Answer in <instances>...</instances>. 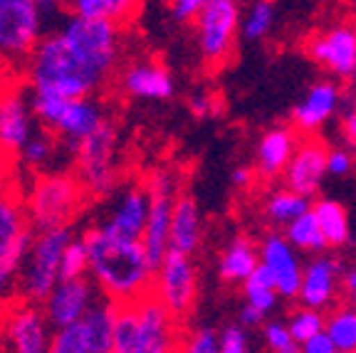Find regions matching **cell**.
I'll use <instances>...</instances> for the list:
<instances>
[{
  "label": "cell",
  "instance_id": "cell-1",
  "mask_svg": "<svg viewBox=\"0 0 356 353\" xmlns=\"http://www.w3.org/2000/svg\"><path fill=\"white\" fill-rule=\"evenodd\" d=\"M82 238L89 249V277L102 297L127 304L154 292L156 267L141 240L119 238L102 225L87 227Z\"/></svg>",
  "mask_w": 356,
  "mask_h": 353
},
{
  "label": "cell",
  "instance_id": "cell-2",
  "mask_svg": "<svg viewBox=\"0 0 356 353\" xmlns=\"http://www.w3.org/2000/svg\"><path fill=\"white\" fill-rule=\"evenodd\" d=\"M178 316L154 292L136 302L117 304L114 353H168L181 348Z\"/></svg>",
  "mask_w": 356,
  "mask_h": 353
},
{
  "label": "cell",
  "instance_id": "cell-3",
  "mask_svg": "<svg viewBox=\"0 0 356 353\" xmlns=\"http://www.w3.org/2000/svg\"><path fill=\"white\" fill-rule=\"evenodd\" d=\"M104 84V77L84 65L60 30L44 33L28 57V87L62 97H89Z\"/></svg>",
  "mask_w": 356,
  "mask_h": 353
},
{
  "label": "cell",
  "instance_id": "cell-4",
  "mask_svg": "<svg viewBox=\"0 0 356 353\" xmlns=\"http://www.w3.org/2000/svg\"><path fill=\"white\" fill-rule=\"evenodd\" d=\"M25 200L15 188L0 186V304L20 299V267L35 240Z\"/></svg>",
  "mask_w": 356,
  "mask_h": 353
},
{
  "label": "cell",
  "instance_id": "cell-5",
  "mask_svg": "<svg viewBox=\"0 0 356 353\" xmlns=\"http://www.w3.org/2000/svg\"><path fill=\"white\" fill-rule=\"evenodd\" d=\"M22 200L35 230H50L72 225L89 200V193L77 173L47 171L30 183Z\"/></svg>",
  "mask_w": 356,
  "mask_h": 353
},
{
  "label": "cell",
  "instance_id": "cell-6",
  "mask_svg": "<svg viewBox=\"0 0 356 353\" xmlns=\"http://www.w3.org/2000/svg\"><path fill=\"white\" fill-rule=\"evenodd\" d=\"M30 101L40 126L55 131L70 151L106 122L102 106L92 97H62L30 87Z\"/></svg>",
  "mask_w": 356,
  "mask_h": 353
},
{
  "label": "cell",
  "instance_id": "cell-7",
  "mask_svg": "<svg viewBox=\"0 0 356 353\" xmlns=\"http://www.w3.org/2000/svg\"><path fill=\"white\" fill-rule=\"evenodd\" d=\"M119 133L106 119L97 131L74 146V173L87 188L89 198H109L119 183Z\"/></svg>",
  "mask_w": 356,
  "mask_h": 353
},
{
  "label": "cell",
  "instance_id": "cell-8",
  "mask_svg": "<svg viewBox=\"0 0 356 353\" xmlns=\"http://www.w3.org/2000/svg\"><path fill=\"white\" fill-rule=\"evenodd\" d=\"M72 238L74 235L70 227H50L35 232V240L20 267V299L35 304L44 302V297L62 279V252Z\"/></svg>",
  "mask_w": 356,
  "mask_h": 353
},
{
  "label": "cell",
  "instance_id": "cell-9",
  "mask_svg": "<svg viewBox=\"0 0 356 353\" xmlns=\"http://www.w3.org/2000/svg\"><path fill=\"white\" fill-rule=\"evenodd\" d=\"M60 35L74 50V55L102 77H109L119 55V22L111 17H77L62 22Z\"/></svg>",
  "mask_w": 356,
  "mask_h": 353
},
{
  "label": "cell",
  "instance_id": "cell-10",
  "mask_svg": "<svg viewBox=\"0 0 356 353\" xmlns=\"http://www.w3.org/2000/svg\"><path fill=\"white\" fill-rule=\"evenodd\" d=\"M114 314H117V302L102 297L82 319L55 329L50 351L114 353Z\"/></svg>",
  "mask_w": 356,
  "mask_h": 353
},
{
  "label": "cell",
  "instance_id": "cell-11",
  "mask_svg": "<svg viewBox=\"0 0 356 353\" xmlns=\"http://www.w3.org/2000/svg\"><path fill=\"white\" fill-rule=\"evenodd\" d=\"M195 35L203 60L213 67H220L233 55L235 40L243 35V15L238 0H208L195 15Z\"/></svg>",
  "mask_w": 356,
  "mask_h": 353
},
{
  "label": "cell",
  "instance_id": "cell-12",
  "mask_svg": "<svg viewBox=\"0 0 356 353\" xmlns=\"http://www.w3.org/2000/svg\"><path fill=\"white\" fill-rule=\"evenodd\" d=\"M146 188H149V222L144 230V243L149 260L154 267L161 265L166 252L171 249V222H173V208L178 200V181L168 168H156L146 178Z\"/></svg>",
  "mask_w": 356,
  "mask_h": 353
},
{
  "label": "cell",
  "instance_id": "cell-13",
  "mask_svg": "<svg viewBox=\"0 0 356 353\" xmlns=\"http://www.w3.org/2000/svg\"><path fill=\"white\" fill-rule=\"evenodd\" d=\"M44 33L35 0H0V57L6 62H28Z\"/></svg>",
  "mask_w": 356,
  "mask_h": 353
},
{
  "label": "cell",
  "instance_id": "cell-14",
  "mask_svg": "<svg viewBox=\"0 0 356 353\" xmlns=\"http://www.w3.org/2000/svg\"><path fill=\"white\" fill-rule=\"evenodd\" d=\"M52 324L44 316L42 304L10 302L3 316V341L17 353H44L52 346Z\"/></svg>",
  "mask_w": 356,
  "mask_h": 353
},
{
  "label": "cell",
  "instance_id": "cell-15",
  "mask_svg": "<svg viewBox=\"0 0 356 353\" xmlns=\"http://www.w3.org/2000/svg\"><path fill=\"white\" fill-rule=\"evenodd\" d=\"M154 294L166 304L176 316H186L195 304L198 279L191 254L168 249L161 265L156 267Z\"/></svg>",
  "mask_w": 356,
  "mask_h": 353
},
{
  "label": "cell",
  "instance_id": "cell-16",
  "mask_svg": "<svg viewBox=\"0 0 356 353\" xmlns=\"http://www.w3.org/2000/svg\"><path fill=\"white\" fill-rule=\"evenodd\" d=\"M40 129L30 101V87L0 84V146L10 158H17L20 149Z\"/></svg>",
  "mask_w": 356,
  "mask_h": 353
},
{
  "label": "cell",
  "instance_id": "cell-17",
  "mask_svg": "<svg viewBox=\"0 0 356 353\" xmlns=\"http://www.w3.org/2000/svg\"><path fill=\"white\" fill-rule=\"evenodd\" d=\"M99 299L102 292L89 274L62 277L55 287H52V292L44 297L42 309L47 321L52 324V329H62V326L82 319Z\"/></svg>",
  "mask_w": 356,
  "mask_h": 353
},
{
  "label": "cell",
  "instance_id": "cell-18",
  "mask_svg": "<svg viewBox=\"0 0 356 353\" xmlns=\"http://www.w3.org/2000/svg\"><path fill=\"white\" fill-rule=\"evenodd\" d=\"M149 188L134 183L122 190L111 193V203L106 208L104 217L99 220V225L104 230L114 232L119 238L127 240H141L144 238L146 222H149Z\"/></svg>",
  "mask_w": 356,
  "mask_h": 353
},
{
  "label": "cell",
  "instance_id": "cell-19",
  "mask_svg": "<svg viewBox=\"0 0 356 353\" xmlns=\"http://www.w3.org/2000/svg\"><path fill=\"white\" fill-rule=\"evenodd\" d=\"M307 52L324 72L337 79L356 77V33L354 25H334L307 42Z\"/></svg>",
  "mask_w": 356,
  "mask_h": 353
},
{
  "label": "cell",
  "instance_id": "cell-20",
  "mask_svg": "<svg viewBox=\"0 0 356 353\" xmlns=\"http://www.w3.org/2000/svg\"><path fill=\"white\" fill-rule=\"evenodd\" d=\"M327 161L329 146L324 144L322 138H317L314 133L302 136L289 166L284 168V186L314 200L319 195V190H322L324 178L329 176Z\"/></svg>",
  "mask_w": 356,
  "mask_h": 353
},
{
  "label": "cell",
  "instance_id": "cell-21",
  "mask_svg": "<svg viewBox=\"0 0 356 353\" xmlns=\"http://www.w3.org/2000/svg\"><path fill=\"white\" fill-rule=\"evenodd\" d=\"M260 262L270 270L275 277V287H277L282 299H297L302 284V262L297 257V247L284 238V232H270L260 243Z\"/></svg>",
  "mask_w": 356,
  "mask_h": 353
},
{
  "label": "cell",
  "instance_id": "cell-22",
  "mask_svg": "<svg viewBox=\"0 0 356 353\" xmlns=\"http://www.w3.org/2000/svg\"><path fill=\"white\" fill-rule=\"evenodd\" d=\"M341 287V265L327 254H314L302 270V284L297 302L312 309H329L337 302V292Z\"/></svg>",
  "mask_w": 356,
  "mask_h": 353
},
{
  "label": "cell",
  "instance_id": "cell-23",
  "mask_svg": "<svg viewBox=\"0 0 356 353\" xmlns=\"http://www.w3.org/2000/svg\"><path fill=\"white\" fill-rule=\"evenodd\" d=\"M341 106V89L334 79H322L314 82L307 94L295 104L292 109V126L307 136V133H317L324 124L332 119Z\"/></svg>",
  "mask_w": 356,
  "mask_h": 353
},
{
  "label": "cell",
  "instance_id": "cell-24",
  "mask_svg": "<svg viewBox=\"0 0 356 353\" xmlns=\"http://www.w3.org/2000/svg\"><path fill=\"white\" fill-rule=\"evenodd\" d=\"M302 141V133L292 124L289 126H275L262 133L257 141L255 154V173L262 181H273L277 176H284V168L295 156L297 144Z\"/></svg>",
  "mask_w": 356,
  "mask_h": 353
},
{
  "label": "cell",
  "instance_id": "cell-25",
  "mask_svg": "<svg viewBox=\"0 0 356 353\" xmlns=\"http://www.w3.org/2000/svg\"><path fill=\"white\" fill-rule=\"evenodd\" d=\"M122 87L134 99L163 101L173 97V77L159 62H136L124 72Z\"/></svg>",
  "mask_w": 356,
  "mask_h": 353
},
{
  "label": "cell",
  "instance_id": "cell-26",
  "mask_svg": "<svg viewBox=\"0 0 356 353\" xmlns=\"http://www.w3.org/2000/svg\"><path fill=\"white\" fill-rule=\"evenodd\" d=\"M203 238V217L193 195H178L171 222V249L193 254Z\"/></svg>",
  "mask_w": 356,
  "mask_h": 353
},
{
  "label": "cell",
  "instance_id": "cell-27",
  "mask_svg": "<svg viewBox=\"0 0 356 353\" xmlns=\"http://www.w3.org/2000/svg\"><path fill=\"white\" fill-rule=\"evenodd\" d=\"M257 265H260V247H255L248 238H235L220 254L218 272H220L222 281L243 284L255 272Z\"/></svg>",
  "mask_w": 356,
  "mask_h": 353
},
{
  "label": "cell",
  "instance_id": "cell-28",
  "mask_svg": "<svg viewBox=\"0 0 356 353\" xmlns=\"http://www.w3.org/2000/svg\"><path fill=\"white\" fill-rule=\"evenodd\" d=\"M314 215L319 220V227L324 232L329 247H344L351 240V225H349V213L341 203L332 198H319L312 205Z\"/></svg>",
  "mask_w": 356,
  "mask_h": 353
},
{
  "label": "cell",
  "instance_id": "cell-29",
  "mask_svg": "<svg viewBox=\"0 0 356 353\" xmlns=\"http://www.w3.org/2000/svg\"><path fill=\"white\" fill-rule=\"evenodd\" d=\"M309 208H312V198L297 193V190H292V188H287V186L267 195L265 205H262L265 220L273 227H287L289 222L297 220V217H300L302 213H307Z\"/></svg>",
  "mask_w": 356,
  "mask_h": 353
},
{
  "label": "cell",
  "instance_id": "cell-30",
  "mask_svg": "<svg viewBox=\"0 0 356 353\" xmlns=\"http://www.w3.org/2000/svg\"><path fill=\"white\" fill-rule=\"evenodd\" d=\"M243 292H245V302L252 304L255 309H260L262 314H273L280 304V292L275 287V277L270 274L265 265H257L248 279L243 281Z\"/></svg>",
  "mask_w": 356,
  "mask_h": 353
},
{
  "label": "cell",
  "instance_id": "cell-31",
  "mask_svg": "<svg viewBox=\"0 0 356 353\" xmlns=\"http://www.w3.org/2000/svg\"><path fill=\"white\" fill-rule=\"evenodd\" d=\"M284 238L295 245L300 252H309V254H319L329 247L327 240H324V232L319 227V220L314 215V210H307L302 213L297 220H292L284 227Z\"/></svg>",
  "mask_w": 356,
  "mask_h": 353
},
{
  "label": "cell",
  "instance_id": "cell-32",
  "mask_svg": "<svg viewBox=\"0 0 356 353\" xmlns=\"http://www.w3.org/2000/svg\"><path fill=\"white\" fill-rule=\"evenodd\" d=\"M57 146H60V136L50 129L40 126L38 131L30 136V141L20 149L17 161L22 166L30 168V171H42L55 161L57 156Z\"/></svg>",
  "mask_w": 356,
  "mask_h": 353
},
{
  "label": "cell",
  "instance_id": "cell-33",
  "mask_svg": "<svg viewBox=\"0 0 356 353\" xmlns=\"http://www.w3.org/2000/svg\"><path fill=\"white\" fill-rule=\"evenodd\" d=\"M327 334L332 336L337 353H356V306L344 304L327 316Z\"/></svg>",
  "mask_w": 356,
  "mask_h": 353
},
{
  "label": "cell",
  "instance_id": "cell-34",
  "mask_svg": "<svg viewBox=\"0 0 356 353\" xmlns=\"http://www.w3.org/2000/svg\"><path fill=\"white\" fill-rule=\"evenodd\" d=\"M275 3L273 0H252L243 17V38L245 40H262L275 25Z\"/></svg>",
  "mask_w": 356,
  "mask_h": 353
},
{
  "label": "cell",
  "instance_id": "cell-35",
  "mask_svg": "<svg viewBox=\"0 0 356 353\" xmlns=\"http://www.w3.org/2000/svg\"><path fill=\"white\" fill-rule=\"evenodd\" d=\"M289 324V331L295 336V341L300 343H307L314 334L324 331V326H327V316L322 314V309H312V306H302L300 309L292 311V316L287 319Z\"/></svg>",
  "mask_w": 356,
  "mask_h": 353
},
{
  "label": "cell",
  "instance_id": "cell-36",
  "mask_svg": "<svg viewBox=\"0 0 356 353\" xmlns=\"http://www.w3.org/2000/svg\"><path fill=\"white\" fill-rule=\"evenodd\" d=\"M262 341H265L267 351H275V353H297L302 351L300 343L295 341L292 331H289V324L287 321H267L262 324Z\"/></svg>",
  "mask_w": 356,
  "mask_h": 353
},
{
  "label": "cell",
  "instance_id": "cell-37",
  "mask_svg": "<svg viewBox=\"0 0 356 353\" xmlns=\"http://www.w3.org/2000/svg\"><path fill=\"white\" fill-rule=\"evenodd\" d=\"M62 277H84L89 274V249L84 238H72L67 243L65 252H62V265H60Z\"/></svg>",
  "mask_w": 356,
  "mask_h": 353
},
{
  "label": "cell",
  "instance_id": "cell-38",
  "mask_svg": "<svg viewBox=\"0 0 356 353\" xmlns=\"http://www.w3.org/2000/svg\"><path fill=\"white\" fill-rule=\"evenodd\" d=\"M250 329L238 324H228L218 334V341H220V353H245L250 351Z\"/></svg>",
  "mask_w": 356,
  "mask_h": 353
},
{
  "label": "cell",
  "instance_id": "cell-39",
  "mask_svg": "<svg viewBox=\"0 0 356 353\" xmlns=\"http://www.w3.org/2000/svg\"><path fill=\"white\" fill-rule=\"evenodd\" d=\"M181 351L188 353H218L220 351V341L213 329H195L181 341Z\"/></svg>",
  "mask_w": 356,
  "mask_h": 353
},
{
  "label": "cell",
  "instance_id": "cell-40",
  "mask_svg": "<svg viewBox=\"0 0 356 353\" xmlns=\"http://www.w3.org/2000/svg\"><path fill=\"white\" fill-rule=\"evenodd\" d=\"M329 176L334 178H344L354 171V156H351L349 149H329V161H327Z\"/></svg>",
  "mask_w": 356,
  "mask_h": 353
},
{
  "label": "cell",
  "instance_id": "cell-41",
  "mask_svg": "<svg viewBox=\"0 0 356 353\" xmlns=\"http://www.w3.org/2000/svg\"><path fill=\"white\" fill-rule=\"evenodd\" d=\"M104 6H106V17L124 25V22H129L136 15L141 0H104Z\"/></svg>",
  "mask_w": 356,
  "mask_h": 353
},
{
  "label": "cell",
  "instance_id": "cell-42",
  "mask_svg": "<svg viewBox=\"0 0 356 353\" xmlns=\"http://www.w3.org/2000/svg\"><path fill=\"white\" fill-rule=\"evenodd\" d=\"M188 109L195 119H211L213 114H218V99L208 92H195L188 99Z\"/></svg>",
  "mask_w": 356,
  "mask_h": 353
},
{
  "label": "cell",
  "instance_id": "cell-43",
  "mask_svg": "<svg viewBox=\"0 0 356 353\" xmlns=\"http://www.w3.org/2000/svg\"><path fill=\"white\" fill-rule=\"evenodd\" d=\"M67 10H70V15H77V17L106 15L104 0H67Z\"/></svg>",
  "mask_w": 356,
  "mask_h": 353
},
{
  "label": "cell",
  "instance_id": "cell-44",
  "mask_svg": "<svg viewBox=\"0 0 356 353\" xmlns=\"http://www.w3.org/2000/svg\"><path fill=\"white\" fill-rule=\"evenodd\" d=\"M35 3H38V10L47 28L55 25L57 20H65V15L70 13L67 10V0H35Z\"/></svg>",
  "mask_w": 356,
  "mask_h": 353
},
{
  "label": "cell",
  "instance_id": "cell-45",
  "mask_svg": "<svg viewBox=\"0 0 356 353\" xmlns=\"http://www.w3.org/2000/svg\"><path fill=\"white\" fill-rule=\"evenodd\" d=\"M208 0H171V13L178 22H191Z\"/></svg>",
  "mask_w": 356,
  "mask_h": 353
},
{
  "label": "cell",
  "instance_id": "cell-46",
  "mask_svg": "<svg viewBox=\"0 0 356 353\" xmlns=\"http://www.w3.org/2000/svg\"><path fill=\"white\" fill-rule=\"evenodd\" d=\"M302 351L305 353H337V346H334L332 336L327 334V329L309 338L307 343H302Z\"/></svg>",
  "mask_w": 356,
  "mask_h": 353
},
{
  "label": "cell",
  "instance_id": "cell-47",
  "mask_svg": "<svg viewBox=\"0 0 356 353\" xmlns=\"http://www.w3.org/2000/svg\"><path fill=\"white\" fill-rule=\"evenodd\" d=\"M265 321H267V314H262L252 304L245 302V306L240 309V324L248 326V329H257V326H262Z\"/></svg>",
  "mask_w": 356,
  "mask_h": 353
},
{
  "label": "cell",
  "instance_id": "cell-48",
  "mask_svg": "<svg viewBox=\"0 0 356 353\" xmlns=\"http://www.w3.org/2000/svg\"><path fill=\"white\" fill-rule=\"evenodd\" d=\"M341 136H344V141L351 149H356V109L346 111L341 116Z\"/></svg>",
  "mask_w": 356,
  "mask_h": 353
},
{
  "label": "cell",
  "instance_id": "cell-49",
  "mask_svg": "<svg viewBox=\"0 0 356 353\" xmlns=\"http://www.w3.org/2000/svg\"><path fill=\"white\" fill-rule=\"evenodd\" d=\"M341 289H344L349 302H356V265H351L349 270L341 272Z\"/></svg>",
  "mask_w": 356,
  "mask_h": 353
},
{
  "label": "cell",
  "instance_id": "cell-50",
  "mask_svg": "<svg viewBox=\"0 0 356 353\" xmlns=\"http://www.w3.org/2000/svg\"><path fill=\"white\" fill-rule=\"evenodd\" d=\"M230 178H233V183H235V186H240V188L250 186L252 178H255V168H250V166H238Z\"/></svg>",
  "mask_w": 356,
  "mask_h": 353
},
{
  "label": "cell",
  "instance_id": "cell-51",
  "mask_svg": "<svg viewBox=\"0 0 356 353\" xmlns=\"http://www.w3.org/2000/svg\"><path fill=\"white\" fill-rule=\"evenodd\" d=\"M10 156L6 154V149L0 146V186H3V178H6V173H8V168H10Z\"/></svg>",
  "mask_w": 356,
  "mask_h": 353
},
{
  "label": "cell",
  "instance_id": "cell-52",
  "mask_svg": "<svg viewBox=\"0 0 356 353\" xmlns=\"http://www.w3.org/2000/svg\"><path fill=\"white\" fill-rule=\"evenodd\" d=\"M354 33H356V17H354Z\"/></svg>",
  "mask_w": 356,
  "mask_h": 353
}]
</instances>
